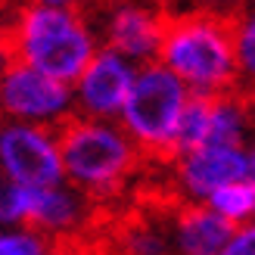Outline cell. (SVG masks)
I'll use <instances>...</instances> for the list:
<instances>
[{"label": "cell", "mask_w": 255, "mask_h": 255, "mask_svg": "<svg viewBox=\"0 0 255 255\" xmlns=\"http://www.w3.org/2000/svg\"><path fill=\"white\" fill-rule=\"evenodd\" d=\"M50 255H94V252L81 249L78 243H56V246H50Z\"/></svg>", "instance_id": "obj_21"}, {"label": "cell", "mask_w": 255, "mask_h": 255, "mask_svg": "<svg viewBox=\"0 0 255 255\" xmlns=\"http://www.w3.org/2000/svg\"><path fill=\"white\" fill-rule=\"evenodd\" d=\"M0 177L25 190L66 184L59 131L22 122H0Z\"/></svg>", "instance_id": "obj_6"}, {"label": "cell", "mask_w": 255, "mask_h": 255, "mask_svg": "<svg viewBox=\"0 0 255 255\" xmlns=\"http://www.w3.org/2000/svg\"><path fill=\"white\" fill-rule=\"evenodd\" d=\"M240 177H249L246 146H199L171 156L168 165V184L184 206H206Z\"/></svg>", "instance_id": "obj_8"}, {"label": "cell", "mask_w": 255, "mask_h": 255, "mask_svg": "<svg viewBox=\"0 0 255 255\" xmlns=\"http://www.w3.org/2000/svg\"><path fill=\"white\" fill-rule=\"evenodd\" d=\"M218 255H255V221L243 224V227H234Z\"/></svg>", "instance_id": "obj_18"}, {"label": "cell", "mask_w": 255, "mask_h": 255, "mask_svg": "<svg viewBox=\"0 0 255 255\" xmlns=\"http://www.w3.org/2000/svg\"><path fill=\"white\" fill-rule=\"evenodd\" d=\"M50 246L41 234L28 227H6L0 231V255H50Z\"/></svg>", "instance_id": "obj_16"}, {"label": "cell", "mask_w": 255, "mask_h": 255, "mask_svg": "<svg viewBox=\"0 0 255 255\" xmlns=\"http://www.w3.org/2000/svg\"><path fill=\"white\" fill-rule=\"evenodd\" d=\"M234 227L209 206H181L168 218L171 255H218Z\"/></svg>", "instance_id": "obj_12"}, {"label": "cell", "mask_w": 255, "mask_h": 255, "mask_svg": "<svg viewBox=\"0 0 255 255\" xmlns=\"http://www.w3.org/2000/svg\"><path fill=\"white\" fill-rule=\"evenodd\" d=\"M156 62L187 87L190 97H221L240 91L231 19L221 12L187 9L168 16Z\"/></svg>", "instance_id": "obj_2"}, {"label": "cell", "mask_w": 255, "mask_h": 255, "mask_svg": "<svg viewBox=\"0 0 255 255\" xmlns=\"http://www.w3.org/2000/svg\"><path fill=\"white\" fill-rule=\"evenodd\" d=\"M243 3V0H202V9L209 12H221V16H231V12Z\"/></svg>", "instance_id": "obj_20"}, {"label": "cell", "mask_w": 255, "mask_h": 255, "mask_svg": "<svg viewBox=\"0 0 255 255\" xmlns=\"http://www.w3.org/2000/svg\"><path fill=\"white\" fill-rule=\"evenodd\" d=\"M255 134V100L243 91L202 97V146H246Z\"/></svg>", "instance_id": "obj_11"}, {"label": "cell", "mask_w": 255, "mask_h": 255, "mask_svg": "<svg viewBox=\"0 0 255 255\" xmlns=\"http://www.w3.org/2000/svg\"><path fill=\"white\" fill-rule=\"evenodd\" d=\"M25 6H59V9H84L87 0H22Z\"/></svg>", "instance_id": "obj_19"}, {"label": "cell", "mask_w": 255, "mask_h": 255, "mask_svg": "<svg viewBox=\"0 0 255 255\" xmlns=\"http://www.w3.org/2000/svg\"><path fill=\"white\" fill-rule=\"evenodd\" d=\"M119 255H171L168 221L159 218H134L116 237Z\"/></svg>", "instance_id": "obj_14"}, {"label": "cell", "mask_w": 255, "mask_h": 255, "mask_svg": "<svg viewBox=\"0 0 255 255\" xmlns=\"http://www.w3.org/2000/svg\"><path fill=\"white\" fill-rule=\"evenodd\" d=\"M165 22L168 12L159 0H106L94 25L100 47L131 59L134 66H149L159 59Z\"/></svg>", "instance_id": "obj_7"}, {"label": "cell", "mask_w": 255, "mask_h": 255, "mask_svg": "<svg viewBox=\"0 0 255 255\" xmlns=\"http://www.w3.org/2000/svg\"><path fill=\"white\" fill-rule=\"evenodd\" d=\"M94 221V202L69 184L25 190L22 227L41 234L47 243H75Z\"/></svg>", "instance_id": "obj_10"}, {"label": "cell", "mask_w": 255, "mask_h": 255, "mask_svg": "<svg viewBox=\"0 0 255 255\" xmlns=\"http://www.w3.org/2000/svg\"><path fill=\"white\" fill-rule=\"evenodd\" d=\"M6 56L62 84H75L84 66L97 56L100 34L84 9L19 6L6 28Z\"/></svg>", "instance_id": "obj_1"}, {"label": "cell", "mask_w": 255, "mask_h": 255, "mask_svg": "<svg viewBox=\"0 0 255 255\" xmlns=\"http://www.w3.org/2000/svg\"><path fill=\"white\" fill-rule=\"evenodd\" d=\"M227 19H231L240 87H243V94L255 100V0H243Z\"/></svg>", "instance_id": "obj_13"}, {"label": "cell", "mask_w": 255, "mask_h": 255, "mask_svg": "<svg viewBox=\"0 0 255 255\" xmlns=\"http://www.w3.org/2000/svg\"><path fill=\"white\" fill-rule=\"evenodd\" d=\"M22 218H25V187H16L6 177H0V231L22 227Z\"/></svg>", "instance_id": "obj_17"}, {"label": "cell", "mask_w": 255, "mask_h": 255, "mask_svg": "<svg viewBox=\"0 0 255 255\" xmlns=\"http://www.w3.org/2000/svg\"><path fill=\"white\" fill-rule=\"evenodd\" d=\"M137 69L140 66H134L131 59L100 47L97 56L87 62L84 72L72 84L75 116L97 119V122H119L122 106L137 78Z\"/></svg>", "instance_id": "obj_9"}, {"label": "cell", "mask_w": 255, "mask_h": 255, "mask_svg": "<svg viewBox=\"0 0 255 255\" xmlns=\"http://www.w3.org/2000/svg\"><path fill=\"white\" fill-rule=\"evenodd\" d=\"M59 156L66 184L91 202H106L125 193L143 162V152L122 131L119 122L81 116L59 128Z\"/></svg>", "instance_id": "obj_3"}, {"label": "cell", "mask_w": 255, "mask_h": 255, "mask_svg": "<svg viewBox=\"0 0 255 255\" xmlns=\"http://www.w3.org/2000/svg\"><path fill=\"white\" fill-rule=\"evenodd\" d=\"M6 62H9V56H6V50H3V53H0V69H3ZM0 122H3V116H0Z\"/></svg>", "instance_id": "obj_23"}, {"label": "cell", "mask_w": 255, "mask_h": 255, "mask_svg": "<svg viewBox=\"0 0 255 255\" xmlns=\"http://www.w3.org/2000/svg\"><path fill=\"white\" fill-rule=\"evenodd\" d=\"M246 159H249V177H255V134L246 143Z\"/></svg>", "instance_id": "obj_22"}, {"label": "cell", "mask_w": 255, "mask_h": 255, "mask_svg": "<svg viewBox=\"0 0 255 255\" xmlns=\"http://www.w3.org/2000/svg\"><path fill=\"white\" fill-rule=\"evenodd\" d=\"M187 103H190L187 87L165 66L149 62V66L137 69V78L122 106L119 125L137 143V149L143 156H168L171 159Z\"/></svg>", "instance_id": "obj_4"}, {"label": "cell", "mask_w": 255, "mask_h": 255, "mask_svg": "<svg viewBox=\"0 0 255 255\" xmlns=\"http://www.w3.org/2000/svg\"><path fill=\"white\" fill-rule=\"evenodd\" d=\"M206 206L221 215L231 227H243L255 221V177H240L231 187L218 190Z\"/></svg>", "instance_id": "obj_15"}, {"label": "cell", "mask_w": 255, "mask_h": 255, "mask_svg": "<svg viewBox=\"0 0 255 255\" xmlns=\"http://www.w3.org/2000/svg\"><path fill=\"white\" fill-rule=\"evenodd\" d=\"M0 116L6 122L59 131L69 119H75L72 84H62L44 72L9 59L0 69Z\"/></svg>", "instance_id": "obj_5"}]
</instances>
